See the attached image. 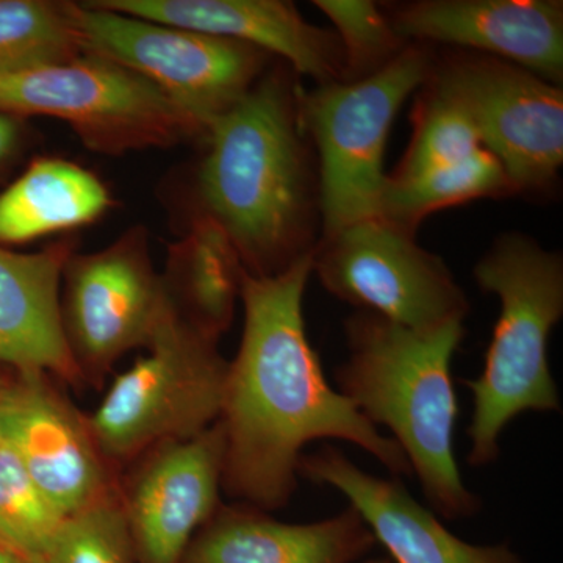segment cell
<instances>
[{
  "instance_id": "cell-1",
  "label": "cell",
  "mask_w": 563,
  "mask_h": 563,
  "mask_svg": "<svg viewBox=\"0 0 563 563\" xmlns=\"http://www.w3.org/2000/svg\"><path fill=\"white\" fill-rule=\"evenodd\" d=\"M312 273L310 251L279 274L243 279L242 342L229 361L220 417L222 492L265 512L290 503L302 450L317 440L355 444L393 476H413L398 443L325 379L302 312Z\"/></svg>"
},
{
  "instance_id": "cell-2",
  "label": "cell",
  "mask_w": 563,
  "mask_h": 563,
  "mask_svg": "<svg viewBox=\"0 0 563 563\" xmlns=\"http://www.w3.org/2000/svg\"><path fill=\"white\" fill-rule=\"evenodd\" d=\"M296 90L268 74L207 131L196 176L198 213L231 236L252 276H274L307 247L312 184Z\"/></svg>"
},
{
  "instance_id": "cell-3",
  "label": "cell",
  "mask_w": 563,
  "mask_h": 563,
  "mask_svg": "<svg viewBox=\"0 0 563 563\" xmlns=\"http://www.w3.org/2000/svg\"><path fill=\"white\" fill-rule=\"evenodd\" d=\"M344 331L347 358L336 368V390L390 431L433 514L446 520L479 514L483 501L466 488L454 454L459 404L451 361L465 336L463 321L418 332L358 310Z\"/></svg>"
},
{
  "instance_id": "cell-4",
  "label": "cell",
  "mask_w": 563,
  "mask_h": 563,
  "mask_svg": "<svg viewBox=\"0 0 563 563\" xmlns=\"http://www.w3.org/2000/svg\"><path fill=\"white\" fill-rule=\"evenodd\" d=\"M474 277L501 302L483 373L463 380L473 395L466 461L479 468L498 461L499 440L515 418L561 412L548 350L563 314L562 258L510 233L481 258Z\"/></svg>"
},
{
  "instance_id": "cell-5",
  "label": "cell",
  "mask_w": 563,
  "mask_h": 563,
  "mask_svg": "<svg viewBox=\"0 0 563 563\" xmlns=\"http://www.w3.org/2000/svg\"><path fill=\"white\" fill-rule=\"evenodd\" d=\"M144 351L114 377L90 415L99 446L121 473L141 455L192 439L221 417L229 361L218 342L169 307Z\"/></svg>"
},
{
  "instance_id": "cell-6",
  "label": "cell",
  "mask_w": 563,
  "mask_h": 563,
  "mask_svg": "<svg viewBox=\"0 0 563 563\" xmlns=\"http://www.w3.org/2000/svg\"><path fill=\"white\" fill-rule=\"evenodd\" d=\"M431 70V58L421 47L406 46L363 79L296 90L299 125L320 152L324 235L379 217L388 181L384 155L393 122Z\"/></svg>"
},
{
  "instance_id": "cell-7",
  "label": "cell",
  "mask_w": 563,
  "mask_h": 563,
  "mask_svg": "<svg viewBox=\"0 0 563 563\" xmlns=\"http://www.w3.org/2000/svg\"><path fill=\"white\" fill-rule=\"evenodd\" d=\"M0 113L21 120L55 118L88 150L111 157L206 136L151 81L85 52L70 62L0 74Z\"/></svg>"
},
{
  "instance_id": "cell-8",
  "label": "cell",
  "mask_w": 563,
  "mask_h": 563,
  "mask_svg": "<svg viewBox=\"0 0 563 563\" xmlns=\"http://www.w3.org/2000/svg\"><path fill=\"white\" fill-rule=\"evenodd\" d=\"M70 24L85 54L118 63L144 77L202 131L242 101L257 84L268 54L239 41L68 2Z\"/></svg>"
},
{
  "instance_id": "cell-9",
  "label": "cell",
  "mask_w": 563,
  "mask_h": 563,
  "mask_svg": "<svg viewBox=\"0 0 563 563\" xmlns=\"http://www.w3.org/2000/svg\"><path fill=\"white\" fill-rule=\"evenodd\" d=\"M169 307L144 225L103 250L74 252L62 274L60 322L85 387L101 390L125 354L146 350Z\"/></svg>"
},
{
  "instance_id": "cell-10",
  "label": "cell",
  "mask_w": 563,
  "mask_h": 563,
  "mask_svg": "<svg viewBox=\"0 0 563 563\" xmlns=\"http://www.w3.org/2000/svg\"><path fill=\"white\" fill-rule=\"evenodd\" d=\"M313 272L335 298L412 331L463 321L470 310L442 258L380 217L324 235L313 250Z\"/></svg>"
},
{
  "instance_id": "cell-11",
  "label": "cell",
  "mask_w": 563,
  "mask_h": 563,
  "mask_svg": "<svg viewBox=\"0 0 563 563\" xmlns=\"http://www.w3.org/2000/svg\"><path fill=\"white\" fill-rule=\"evenodd\" d=\"M431 90L473 122L515 191H542L563 162L561 87L512 63L455 57L431 70Z\"/></svg>"
},
{
  "instance_id": "cell-12",
  "label": "cell",
  "mask_w": 563,
  "mask_h": 563,
  "mask_svg": "<svg viewBox=\"0 0 563 563\" xmlns=\"http://www.w3.org/2000/svg\"><path fill=\"white\" fill-rule=\"evenodd\" d=\"M0 439L65 517L121 496L122 473L99 446L90 415L47 373L0 366Z\"/></svg>"
},
{
  "instance_id": "cell-13",
  "label": "cell",
  "mask_w": 563,
  "mask_h": 563,
  "mask_svg": "<svg viewBox=\"0 0 563 563\" xmlns=\"http://www.w3.org/2000/svg\"><path fill=\"white\" fill-rule=\"evenodd\" d=\"M221 421L192 439L141 455L121 476V509L139 563H184L196 533L221 506Z\"/></svg>"
},
{
  "instance_id": "cell-14",
  "label": "cell",
  "mask_w": 563,
  "mask_h": 563,
  "mask_svg": "<svg viewBox=\"0 0 563 563\" xmlns=\"http://www.w3.org/2000/svg\"><path fill=\"white\" fill-rule=\"evenodd\" d=\"M404 41L485 52L554 85L563 77V3L558 0H421L390 18Z\"/></svg>"
},
{
  "instance_id": "cell-15",
  "label": "cell",
  "mask_w": 563,
  "mask_h": 563,
  "mask_svg": "<svg viewBox=\"0 0 563 563\" xmlns=\"http://www.w3.org/2000/svg\"><path fill=\"white\" fill-rule=\"evenodd\" d=\"M298 474L346 496L393 563H523L507 543L473 544L459 539L398 477L373 476L331 444L302 454Z\"/></svg>"
},
{
  "instance_id": "cell-16",
  "label": "cell",
  "mask_w": 563,
  "mask_h": 563,
  "mask_svg": "<svg viewBox=\"0 0 563 563\" xmlns=\"http://www.w3.org/2000/svg\"><path fill=\"white\" fill-rule=\"evenodd\" d=\"M102 9L221 36L285 58L321 84L344 79L336 35L309 24L282 0H92Z\"/></svg>"
},
{
  "instance_id": "cell-17",
  "label": "cell",
  "mask_w": 563,
  "mask_h": 563,
  "mask_svg": "<svg viewBox=\"0 0 563 563\" xmlns=\"http://www.w3.org/2000/svg\"><path fill=\"white\" fill-rule=\"evenodd\" d=\"M76 235L32 254L0 246V366L43 372L84 391L60 322L63 268L77 251Z\"/></svg>"
},
{
  "instance_id": "cell-18",
  "label": "cell",
  "mask_w": 563,
  "mask_h": 563,
  "mask_svg": "<svg viewBox=\"0 0 563 563\" xmlns=\"http://www.w3.org/2000/svg\"><path fill=\"white\" fill-rule=\"evenodd\" d=\"M374 544L351 506L328 520L290 525L257 507L221 503L196 533L184 563H354Z\"/></svg>"
},
{
  "instance_id": "cell-19",
  "label": "cell",
  "mask_w": 563,
  "mask_h": 563,
  "mask_svg": "<svg viewBox=\"0 0 563 563\" xmlns=\"http://www.w3.org/2000/svg\"><path fill=\"white\" fill-rule=\"evenodd\" d=\"M244 274L228 232L213 218L195 213L188 231L169 244L161 276L177 317L206 339L220 342L235 320Z\"/></svg>"
},
{
  "instance_id": "cell-20",
  "label": "cell",
  "mask_w": 563,
  "mask_h": 563,
  "mask_svg": "<svg viewBox=\"0 0 563 563\" xmlns=\"http://www.w3.org/2000/svg\"><path fill=\"white\" fill-rule=\"evenodd\" d=\"M109 188L84 166L36 157L0 191V246L76 232L113 207Z\"/></svg>"
},
{
  "instance_id": "cell-21",
  "label": "cell",
  "mask_w": 563,
  "mask_h": 563,
  "mask_svg": "<svg viewBox=\"0 0 563 563\" xmlns=\"http://www.w3.org/2000/svg\"><path fill=\"white\" fill-rule=\"evenodd\" d=\"M510 192L515 190L501 163L483 147L465 161L407 179L388 176L379 217L413 232L433 211Z\"/></svg>"
},
{
  "instance_id": "cell-22",
  "label": "cell",
  "mask_w": 563,
  "mask_h": 563,
  "mask_svg": "<svg viewBox=\"0 0 563 563\" xmlns=\"http://www.w3.org/2000/svg\"><path fill=\"white\" fill-rule=\"evenodd\" d=\"M81 54L68 2L0 0V74L57 65Z\"/></svg>"
},
{
  "instance_id": "cell-23",
  "label": "cell",
  "mask_w": 563,
  "mask_h": 563,
  "mask_svg": "<svg viewBox=\"0 0 563 563\" xmlns=\"http://www.w3.org/2000/svg\"><path fill=\"white\" fill-rule=\"evenodd\" d=\"M66 518L0 439V540L44 562Z\"/></svg>"
},
{
  "instance_id": "cell-24",
  "label": "cell",
  "mask_w": 563,
  "mask_h": 563,
  "mask_svg": "<svg viewBox=\"0 0 563 563\" xmlns=\"http://www.w3.org/2000/svg\"><path fill=\"white\" fill-rule=\"evenodd\" d=\"M424 95L415 110L412 143L398 172L390 176L395 179L453 165L484 147L473 122L459 107L431 88Z\"/></svg>"
},
{
  "instance_id": "cell-25",
  "label": "cell",
  "mask_w": 563,
  "mask_h": 563,
  "mask_svg": "<svg viewBox=\"0 0 563 563\" xmlns=\"http://www.w3.org/2000/svg\"><path fill=\"white\" fill-rule=\"evenodd\" d=\"M314 5L335 25L343 51V80H358L376 73L406 47L390 18L369 0H317Z\"/></svg>"
},
{
  "instance_id": "cell-26",
  "label": "cell",
  "mask_w": 563,
  "mask_h": 563,
  "mask_svg": "<svg viewBox=\"0 0 563 563\" xmlns=\"http://www.w3.org/2000/svg\"><path fill=\"white\" fill-rule=\"evenodd\" d=\"M43 563H139L121 496L66 518Z\"/></svg>"
},
{
  "instance_id": "cell-27",
  "label": "cell",
  "mask_w": 563,
  "mask_h": 563,
  "mask_svg": "<svg viewBox=\"0 0 563 563\" xmlns=\"http://www.w3.org/2000/svg\"><path fill=\"white\" fill-rule=\"evenodd\" d=\"M27 146V122L0 113V184L24 157Z\"/></svg>"
},
{
  "instance_id": "cell-28",
  "label": "cell",
  "mask_w": 563,
  "mask_h": 563,
  "mask_svg": "<svg viewBox=\"0 0 563 563\" xmlns=\"http://www.w3.org/2000/svg\"><path fill=\"white\" fill-rule=\"evenodd\" d=\"M0 563H43L29 558V555L20 553L13 547L0 540Z\"/></svg>"
},
{
  "instance_id": "cell-29",
  "label": "cell",
  "mask_w": 563,
  "mask_h": 563,
  "mask_svg": "<svg viewBox=\"0 0 563 563\" xmlns=\"http://www.w3.org/2000/svg\"><path fill=\"white\" fill-rule=\"evenodd\" d=\"M363 563H393L390 559H372V561H366Z\"/></svg>"
}]
</instances>
